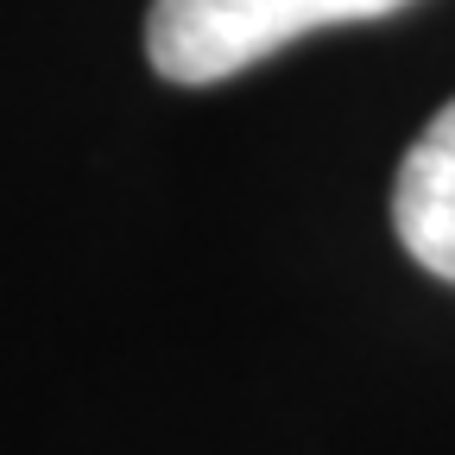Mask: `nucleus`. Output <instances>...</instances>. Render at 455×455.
Here are the masks:
<instances>
[{
	"instance_id": "1",
	"label": "nucleus",
	"mask_w": 455,
	"mask_h": 455,
	"mask_svg": "<svg viewBox=\"0 0 455 455\" xmlns=\"http://www.w3.org/2000/svg\"><path fill=\"white\" fill-rule=\"evenodd\" d=\"M411 0H152L146 13V57L164 83L209 89L228 83L304 32L386 20Z\"/></svg>"
},
{
	"instance_id": "2",
	"label": "nucleus",
	"mask_w": 455,
	"mask_h": 455,
	"mask_svg": "<svg viewBox=\"0 0 455 455\" xmlns=\"http://www.w3.org/2000/svg\"><path fill=\"white\" fill-rule=\"evenodd\" d=\"M392 228L430 278L455 284V101L411 140L392 184Z\"/></svg>"
}]
</instances>
